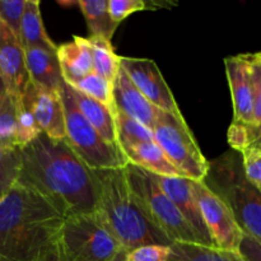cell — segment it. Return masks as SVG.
Returning <instances> with one entry per match:
<instances>
[{
  "mask_svg": "<svg viewBox=\"0 0 261 261\" xmlns=\"http://www.w3.org/2000/svg\"><path fill=\"white\" fill-rule=\"evenodd\" d=\"M20 154L18 184L37 191L64 218L97 212L98 182L94 171L73 152L66 139H53L41 133L20 148Z\"/></svg>",
  "mask_w": 261,
  "mask_h": 261,
  "instance_id": "cell-1",
  "label": "cell"
},
{
  "mask_svg": "<svg viewBox=\"0 0 261 261\" xmlns=\"http://www.w3.org/2000/svg\"><path fill=\"white\" fill-rule=\"evenodd\" d=\"M64 219L37 191L17 182L0 200V261H35L58 239Z\"/></svg>",
  "mask_w": 261,
  "mask_h": 261,
  "instance_id": "cell-2",
  "label": "cell"
},
{
  "mask_svg": "<svg viewBox=\"0 0 261 261\" xmlns=\"http://www.w3.org/2000/svg\"><path fill=\"white\" fill-rule=\"evenodd\" d=\"M94 175L98 182L97 213L125 251L145 245L171 246L172 241L138 205L127 182L125 167L97 170Z\"/></svg>",
  "mask_w": 261,
  "mask_h": 261,
  "instance_id": "cell-3",
  "label": "cell"
},
{
  "mask_svg": "<svg viewBox=\"0 0 261 261\" xmlns=\"http://www.w3.org/2000/svg\"><path fill=\"white\" fill-rule=\"evenodd\" d=\"M204 182L228 205L245 234L261 241V190L246 178L239 152L209 162Z\"/></svg>",
  "mask_w": 261,
  "mask_h": 261,
  "instance_id": "cell-4",
  "label": "cell"
},
{
  "mask_svg": "<svg viewBox=\"0 0 261 261\" xmlns=\"http://www.w3.org/2000/svg\"><path fill=\"white\" fill-rule=\"evenodd\" d=\"M59 92L65 114V139L73 152L91 170L126 167L129 162L121 148L107 143L79 111L71 94L70 86L63 82Z\"/></svg>",
  "mask_w": 261,
  "mask_h": 261,
  "instance_id": "cell-5",
  "label": "cell"
},
{
  "mask_svg": "<svg viewBox=\"0 0 261 261\" xmlns=\"http://www.w3.org/2000/svg\"><path fill=\"white\" fill-rule=\"evenodd\" d=\"M125 172L138 205L155 227L172 242L199 244L191 227L160 188L152 173L132 163H127Z\"/></svg>",
  "mask_w": 261,
  "mask_h": 261,
  "instance_id": "cell-6",
  "label": "cell"
},
{
  "mask_svg": "<svg viewBox=\"0 0 261 261\" xmlns=\"http://www.w3.org/2000/svg\"><path fill=\"white\" fill-rule=\"evenodd\" d=\"M58 242L69 261H114L125 251L97 212L64 219Z\"/></svg>",
  "mask_w": 261,
  "mask_h": 261,
  "instance_id": "cell-7",
  "label": "cell"
},
{
  "mask_svg": "<svg viewBox=\"0 0 261 261\" xmlns=\"http://www.w3.org/2000/svg\"><path fill=\"white\" fill-rule=\"evenodd\" d=\"M153 135L154 142L184 177L193 181H203L205 178L209 161L201 153L182 115L158 110Z\"/></svg>",
  "mask_w": 261,
  "mask_h": 261,
  "instance_id": "cell-8",
  "label": "cell"
},
{
  "mask_svg": "<svg viewBox=\"0 0 261 261\" xmlns=\"http://www.w3.org/2000/svg\"><path fill=\"white\" fill-rule=\"evenodd\" d=\"M193 189L214 247L239 252L245 233L237 224L228 205L204 181H193Z\"/></svg>",
  "mask_w": 261,
  "mask_h": 261,
  "instance_id": "cell-9",
  "label": "cell"
},
{
  "mask_svg": "<svg viewBox=\"0 0 261 261\" xmlns=\"http://www.w3.org/2000/svg\"><path fill=\"white\" fill-rule=\"evenodd\" d=\"M120 66L127 74L138 91L157 109L170 114L181 115L172 91L163 78L157 64L149 59H120Z\"/></svg>",
  "mask_w": 261,
  "mask_h": 261,
  "instance_id": "cell-10",
  "label": "cell"
},
{
  "mask_svg": "<svg viewBox=\"0 0 261 261\" xmlns=\"http://www.w3.org/2000/svg\"><path fill=\"white\" fill-rule=\"evenodd\" d=\"M153 175V173H152ZM154 176L160 188L165 191L166 195L171 199L176 208L180 211L185 221L193 229L194 234L198 239L201 246L214 247L211 233L204 223L200 208L196 201L193 189V180L186 177H166V176Z\"/></svg>",
  "mask_w": 261,
  "mask_h": 261,
  "instance_id": "cell-11",
  "label": "cell"
},
{
  "mask_svg": "<svg viewBox=\"0 0 261 261\" xmlns=\"http://www.w3.org/2000/svg\"><path fill=\"white\" fill-rule=\"evenodd\" d=\"M20 99L32 112L43 134L53 139H65V114L60 92L30 83Z\"/></svg>",
  "mask_w": 261,
  "mask_h": 261,
  "instance_id": "cell-12",
  "label": "cell"
},
{
  "mask_svg": "<svg viewBox=\"0 0 261 261\" xmlns=\"http://www.w3.org/2000/svg\"><path fill=\"white\" fill-rule=\"evenodd\" d=\"M0 75L10 96L22 98L31 83L25 65L24 48L19 40L0 23Z\"/></svg>",
  "mask_w": 261,
  "mask_h": 261,
  "instance_id": "cell-13",
  "label": "cell"
},
{
  "mask_svg": "<svg viewBox=\"0 0 261 261\" xmlns=\"http://www.w3.org/2000/svg\"><path fill=\"white\" fill-rule=\"evenodd\" d=\"M227 79L233 105V121L254 124L251 79L246 54L224 59Z\"/></svg>",
  "mask_w": 261,
  "mask_h": 261,
  "instance_id": "cell-14",
  "label": "cell"
},
{
  "mask_svg": "<svg viewBox=\"0 0 261 261\" xmlns=\"http://www.w3.org/2000/svg\"><path fill=\"white\" fill-rule=\"evenodd\" d=\"M112 98L116 110L153 132L160 109L153 106L138 91L137 87L133 84L127 74L121 68L115 81L112 82Z\"/></svg>",
  "mask_w": 261,
  "mask_h": 261,
  "instance_id": "cell-15",
  "label": "cell"
},
{
  "mask_svg": "<svg viewBox=\"0 0 261 261\" xmlns=\"http://www.w3.org/2000/svg\"><path fill=\"white\" fill-rule=\"evenodd\" d=\"M59 64L65 83H78L93 73V54L88 38L74 36L73 41L58 46Z\"/></svg>",
  "mask_w": 261,
  "mask_h": 261,
  "instance_id": "cell-16",
  "label": "cell"
},
{
  "mask_svg": "<svg viewBox=\"0 0 261 261\" xmlns=\"http://www.w3.org/2000/svg\"><path fill=\"white\" fill-rule=\"evenodd\" d=\"M56 50L58 47H31L25 48L24 55L31 83L43 89L59 92L64 79Z\"/></svg>",
  "mask_w": 261,
  "mask_h": 261,
  "instance_id": "cell-17",
  "label": "cell"
},
{
  "mask_svg": "<svg viewBox=\"0 0 261 261\" xmlns=\"http://www.w3.org/2000/svg\"><path fill=\"white\" fill-rule=\"evenodd\" d=\"M121 150L127 162L147 172L166 177H184L182 173L171 163L155 142L140 143L132 147L122 148Z\"/></svg>",
  "mask_w": 261,
  "mask_h": 261,
  "instance_id": "cell-18",
  "label": "cell"
},
{
  "mask_svg": "<svg viewBox=\"0 0 261 261\" xmlns=\"http://www.w3.org/2000/svg\"><path fill=\"white\" fill-rule=\"evenodd\" d=\"M71 94L78 106L79 111L82 112L87 121L96 129V132L106 140L107 143L112 145L117 144L116 126H115L114 112L106 107L105 105L94 101L91 97L81 93L76 89L71 88Z\"/></svg>",
  "mask_w": 261,
  "mask_h": 261,
  "instance_id": "cell-19",
  "label": "cell"
},
{
  "mask_svg": "<svg viewBox=\"0 0 261 261\" xmlns=\"http://www.w3.org/2000/svg\"><path fill=\"white\" fill-rule=\"evenodd\" d=\"M19 42L24 50L31 47H58L46 33L40 10V2L37 0H25L24 12L20 22Z\"/></svg>",
  "mask_w": 261,
  "mask_h": 261,
  "instance_id": "cell-20",
  "label": "cell"
},
{
  "mask_svg": "<svg viewBox=\"0 0 261 261\" xmlns=\"http://www.w3.org/2000/svg\"><path fill=\"white\" fill-rule=\"evenodd\" d=\"M168 261H246L240 252L227 251L199 244L172 242Z\"/></svg>",
  "mask_w": 261,
  "mask_h": 261,
  "instance_id": "cell-21",
  "label": "cell"
},
{
  "mask_svg": "<svg viewBox=\"0 0 261 261\" xmlns=\"http://www.w3.org/2000/svg\"><path fill=\"white\" fill-rule=\"evenodd\" d=\"M76 4L83 13L92 36L111 41L119 24L110 15L109 0H79Z\"/></svg>",
  "mask_w": 261,
  "mask_h": 261,
  "instance_id": "cell-22",
  "label": "cell"
},
{
  "mask_svg": "<svg viewBox=\"0 0 261 261\" xmlns=\"http://www.w3.org/2000/svg\"><path fill=\"white\" fill-rule=\"evenodd\" d=\"M93 54V71L109 82H114L120 70L121 56L115 54L111 41L103 37H88Z\"/></svg>",
  "mask_w": 261,
  "mask_h": 261,
  "instance_id": "cell-23",
  "label": "cell"
},
{
  "mask_svg": "<svg viewBox=\"0 0 261 261\" xmlns=\"http://www.w3.org/2000/svg\"><path fill=\"white\" fill-rule=\"evenodd\" d=\"M115 126H116L117 144L121 148L132 147V145L140 144V143L154 142L153 132L144 125L139 124L132 117L116 110L114 114Z\"/></svg>",
  "mask_w": 261,
  "mask_h": 261,
  "instance_id": "cell-24",
  "label": "cell"
},
{
  "mask_svg": "<svg viewBox=\"0 0 261 261\" xmlns=\"http://www.w3.org/2000/svg\"><path fill=\"white\" fill-rule=\"evenodd\" d=\"M22 170L20 147L0 145V200L18 182Z\"/></svg>",
  "mask_w": 261,
  "mask_h": 261,
  "instance_id": "cell-25",
  "label": "cell"
},
{
  "mask_svg": "<svg viewBox=\"0 0 261 261\" xmlns=\"http://www.w3.org/2000/svg\"><path fill=\"white\" fill-rule=\"evenodd\" d=\"M70 87L76 89V91H79L81 93L91 97L94 101L105 105L114 114L116 111L114 98H112V83L106 81L105 78H102L101 75L96 74L94 71L89 74V75H87L86 78L82 79V81H79L78 83L73 84Z\"/></svg>",
  "mask_w": 261,
  "mask_h": 261,
  "instance_id": "cell-26",
  "label": "cell"
},
{
  "mask_svg": "<svg viewBox=\"0 0 261 261\" xmlns=\"http://www.w3.org/2000/svg\"><path fill=\"white\" fill-rule=\"evenodd\" d=\"M227 139L234 152H244L247 148L261 150V122L260 124H242L232 121L227 133Z\"/></svg>",
  "mask_w": 261,
  "mask_h": 261,
  "instance_id": "cell-27",
  "label": "cell"
},
{
  "mask_svg": "<svg viewBox=\"0 0 261 261\" xmlns=\"http://www.w3.org/2000/svg\"><path fill=\"white\" fill-rule=\"evenodd\" d=\"M13 96H8L0 106V145L19 147L17 139V101Z\"/></svg>",
  "mask_w": 261,
  "mask_h": 261,
  "instance_id": "cell-28",
  "label": "cell"
},
{
  "mask_svg": "<svg viewBox=\"0 0 261 261\" xmlns=\"http://www.w3.org/2000/svg\"><path fill=\"white\" fill-rule=\"evenodd\" d=\"M41 129L35 116L28 107L24 106L22 99L17 101V139L20 148L35 140L41 134Z\"/></svg>",
  "mask_w": 261,
  "mask_h": 261,
  "instance_id": "cell-29",
  "label": "cell"
},
{
  "mask_svg": "<svg viewBox=\"0 0 261 261\" xmlns=\"http://www.w3.org/2000/svg\"><path fill=\"white\" fill-rule=\"evenodd\" d=\"M25 0H0V23L19 40Z\"/></svg>",
  "mask_w": 261,
  "mask_h": 261,
  "instance_id": "cell-30",
  "label": "cell"
},
{
  "mask_svg": "<svg viewBox=\"0 0 261 261\" xmlns=\"http://www.w3.org/2000/svg\"><path fill=\"white\" fill-rule=\"evenodd\" d=\"M251 79L252 103H254V124L261 122V51L246 54Z\"/></svg>",
  "mask_w": 261,
  "mask_h": 261,
  "instance_id": "cell-31",
  "label": "cell"
},
{
  "mask_svg": "<svg viewBox=\"0 0 261 261\" xmlns=\"http://www.w3.org/2000/svg\"><path fill=\"white\" fill-rule=\"evenodd\" d=\"M170 246L145 245L125 251V261H168Z\"/></svg>",
  "mask_w": 261,
  "mask_h": 261,
  "instance_id": "cell-32",
  "label": "cell"
},
{
  "mask_svg": "<svg viewBox=\"0 0 261 261\" xmlns=\"http://www.w3.org/2000/svg\"><path fill=\"white\" fill-rule=\"evenodd\" d=\"M240 154L245 176L252 185L261 190V150L256 148H247Z\"/></svg>",
  "mask_w": 261,
  "mask_h": 261,
  "instance_id": "cell-33",
  "label": "cell"
},
{
  "mask_svg": "<svg viewBox=\"0 0 261 261\" xmlns=\"http://www.w3.org/2000/svg\"><path fill=\"white\" fill-rule=\"evenodd\" d=\"M147 9V3L143 0H109V13L117 24L130 14Z\"/></svg>",
  "mask_w": 261,
  "mask_h": 261,
  "instance_id": "cell-34",
  "label": "cell"
},
{
  "mask_svg": "<svg viewBox=\"0 0 261 261\" xmlns=\"http://www.w3.org/2000/svg\"><path fill=\"white\" fill-rule=\"evenodd\" d=\"M239 252L246 261H261V241L244 234Z\"/></svg>",
  "mask_w": 261,
  "mask_h": 261,
  "instance_id": "cell-35",
  "label": "cell"
},
{
  "mask_svg": "<svg viewBox=\"0 0 261 261\" xmlns=\"http://www.w3.org/2000/svg\"><path fill=\"white\" fill-rule=\"evenodd\" d=\"M35 261H69L64 255L60 245H59L58 239L51 242L48 246H46L42 251L40 252Z\"/></svg>",
  "mask_w": 261,
  "mask_h": 261,
  "instance_id": "cell-36",
  "label": "cell"
},
{
  "mask_svg": "<svg viewBox=\"0 0 261 261\" xmlns=\"http://www.w3.org/2000/svg\"><path fill=\"white\" fill-rule=\"evenodd\" d=\"M8 96H9V92H8L7 86H5L4 79H3V76L0 75V106L4 103V101L7 99Z\"/></svg>",
  "mask_w": 261,
  "mask_h": 261,
  "instance_id": "cell-37",
  "label": "cell"
},
{
  "mask_svg": "<svg viewBox=\"0 0 261 261\" xmlns=\"http://www.w3.org/2000/svg\"><path fill=\"white\" fill-rule=\"evenodd\" d=\"M114 261H125V251H121Z\"/></svg>",
  "mask_w": 261,
  "mask_h": 261,
  "instance_id": "cell-38",
  "label": "cell"
}]
</instances>
